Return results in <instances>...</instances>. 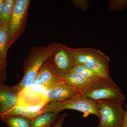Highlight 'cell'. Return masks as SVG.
<instances>
[{
	"instance_id": "obj_1",
	"label": "cell",
	"mask_w": 127,
	"mask_h": 127,
	"mask_svg": "<svg viewBox=\"0 0 127 127\" xmlns=\"http://www.w3.org/2000/svg\"><path fill=\"white\" fill-rule=\"evenodd\" d=\"M57 44L50 43L46 46L32 48L23 61L24 75L20 81L15 85L20 93L32 84L41 67L51 56Z\"/></svg>"
},
{
	"instance_id": "obj_2",
	"label": "cell",
	"mask_w": 127,
	"mask_h": 127,
	"mask_svg": "<svg viewBox=\"0 0 127 127\" xmlns=\"http://www.w3.org/2000/svg\"><path fill=\"white\" fill-rule=\"evenodd\" d=\"M66 109H72L82 113L84 118L87 117L91 114L95 115L98 118L99 116L96 102L82 94L68 100L49 103L40 111L42 114L47 112L59 113Z\"/></svg>"
},
{
	"instance_id": "obj_3",
	"label": "cell",
	"mask_w": 127,
	"mask_h": 127,
	"mask_svg": "<svg viewBox=\"0 0 127 127\" xmlns=\"http://www.w3.org/2000/svg\"><path fill=\"white\" fill-rule=\"evenodd\" d=\"M95 101L99 113V123L97 127H122L124 104L111 100Z\"/></svg>"
},
{
	"instance_id": "obj_4",
	"label": "cell",
	"mask_w": 127,
	"mask_h": 127,
	"mask_svg": "<svg viewBox=\"0 0 127 127\" xmlns=\"http://www.w3.org/2000/svg\"><path fill=\"white\" fill-rule=\"evenodd\" d=\"M94 101L108 100L124 104L125 97L119 87L113 81L105 79L93 84L92 86L83 94Z\"/></svg>"
},
{
	"instance_id": "obj_5",
	"label": "cell",
	"mask_w": 127,
	"mask_h": 127,
	"mask_svg": "<svg viewBox=\"0 0 127 127\" xmlns=\"http://www.w3.org/2000/svg\"><path fill=\"white\" fill-rule=\"evenodd\" d=\"M30 3V0H16L9 26L7 52L25 31Z\"/></svg>"
},
{
	"instance_id": "obj_6",
	"label": "cell",
	"mask_w": 127,
	"mask_h": 127,
	"mask_svg": "<svg viewBox=\"0 0 127 127\" xmlns=\"http://www.w3.org/2000/svg\"><path fill=\"white\" fill-rule=\"evenodd\" d=\"M52 66L56 74L63 79L76 65L75 48L57 43L50 57Z\"/></svg>"
},
{
	"instance_id": "obj_7",
	"label": "cell",
	"mask_w": 127,
	"mask_h": 127,
	"mask_svg": "<svg viewBox=\"0 0 127 127\" xmlns=\"http://www.w3.org/2000/svg\"><path fill=\"white\" fill-rule=\"evenodd\" d=\"M80 94L64 81L52 85L47 89L48 103L70 99Z\"/></svg>"
},
{
	"instance_id": "obj_8",
	"label": "cell",
	"mask_w": 127,
	"mask_h": 127,
	"mask_svg": "<svg viewBox=\"0 0 127 127\" xmlns=\"http://www.w3.org/2000/svg\"><path fill=\"white\" fill-rule=\"evenodd\" d=\"M63 81V78L59 77L55 73L52 66L50 57L41 67L32 84L47 89L53 84Z\"/></svg>"
},
{
	"instance_id": "obj_9",
	"label": "cell",
	"mask_w": 127,
	"mask_h": 127,
	"mask_svg": "<svg viewBox=\"0 0 127 127\" xmlns=\"http://www.w3.org/2000/svg\"><path fill=\"white\" fill-rule=\"evenodd\" d=\"M20 93L16 87L0 83V116L14 107L18 102Z\"/></svg>"
},
{
	"instance_id": "obj_10",
	"label": "cell",
	"mask_w": 127,
	"mask_h": 127,
	"mask_svg": "<svg viewBox=\"0 0 127 127\" xmlns=\"http://www.w3.org/2000/svg\"><path fill=\"white\" fill-rule=\"evenodd\" d=\"M76 65H83L96 60L109 57L99 50L92 48L75 49Z\"/></svg>"
},
{
	"instance_id": "obj_11",
	"label": "cell",
	"mask_w": 127,
	"mask_h": 127,
	"mask_svg": "<svg viewBox=\"0 0 127 127\" xmlns=\"http://www.w3.org/2000/svg\"><path fill=\"white\" fill-rule=\"evenodd\" d=\"M63 79L66 83L80 94H84L93 84L84 76L74 72L70 73Z\"/></svg>"
},
{
	"instance_id": "obj_12",
	"label": "cell",
	"mask_w": 127,
	"mask_h": 127,
	"mask_svg": "<svg viewBox=\"0 0 127 127\" xmlns=\"http://www.w3.org/2000/svg\"><path fill=\"white\" fill-rule=\"evenodd\" d=\"M109 57L103 59H96L91 62L85 64L83 66L103 78L110 81H113L111 78L109 71Z\"/></svg>"
},
{
	"instance_id": "obj_13",
	"label": "cell",
	"mask_w": 127,
	"mask_h": 127,
	"mask_svg": "<svg viewBox=\"0 0 127 127\" xmlns=\"http://www.w3.org/2000/svg\"><path fill=\"white\" fill-rule=\"evenodd\" d=\"M58 114L47 112L40 114L31 120L30 127H51L58 118Z\"/></svg>"
},
{
	"instance_id": "obj_14",
	"label": "cell",
	"mask_w": 127,
	"mask_h": 127,
	"mask_svg": "<svg viewBox=\"0 0 127 127\" xmlns=\"http://www.w3.org/2000/svg\"><path fill=\"white\" fill-rule=\"evenodd\" d=\"M41 114H42L40 111L38 112L29 111L16 104L5 113L0 116H21L32 120Z\"/></svg>"
},
{
	"instance_id": "obj_15",
	"label": "cell",
	"mask_w": 127,
	"mask_h": 127,
	"mask_svg": "<svg viewBox=\"0 0 127 127\" xmlns=\"http://www.w3.org/2000/svg\"><path fill=\"white\" fill-rule=\"evenodd\" d=\"M9 127H30L31 119L21 116H0Z\"/></svg>"
},
{
	"instance_id": "obj_16",
	"label": "cell",
	"mask_w": 127,
	"mask_h": 127,
	"mask_svg": "<svg viewBox=\"0 0 127 127\" xmlns=\"http://www.w3.org/2000/svg\"><path fill=\"white\" fill-rule=\"evenodd\" d=\"M9 26H0V61L6 60Z\"/></svg>"
},
{
	"instance_id": "obj_17",
	"label": "cell",
	"mask_w": 127,
	"mask_h": 127,
	"mask_svg": "<svg viewBox=\"0 0 127 127\" xmlns=\"http://www.w3.org/2000/svg\"><path fill=\"white\" fill-rule=\"evenodd\" d=\"M16 0H5L0 15V26H9Z\"/></svg>"
},
{
	"instance_id": "obj_18",
	"label": "cell",
	"mask_w": 127,
	"mask_h": 127,
	"mask_svg": "<svg viewBox=\"0 0 127 127\" xmlns=\"http://www.w3.org/2000/svg\"><path fill=\"white\" fill-rule=\"evenodd\" d=\"M71 72L77 73L84 76L93 83L98 82L104 79L95 72L88 70L84 66L81 65H76Z\"/></svg>"
},
{
	"instance_id": "obj_19",
	"label": "cell",
	"mask_w": 127,
	"mask_h": 127,
	"mask_svg": "<svg viewBox=\"0 0 127 127\" xmlns=\"http://www.w3.org/2000/svg\"><path fill=\"white\" fill-rule=\"evenodd\" d=\"M127 7V0H113L109 1V9L113 11H123Z\"/></svg>"
},
{
	"instance_id": "obj_20",
	"label": "cell",
	"mask_w": 127,
	"mask_h": 127,
	"mask_svg": "<svg viewBox=\"0 0 127 127\" xmlns=\"http://www.w3.org/2000/svg\"><path fill=\"white\" fill-rule=\"evenodd\" d=\"M73 5L76 7H81L83 10H86L89 7L88 1L87 0H72Z\"/></svg>"
},
{
	"instance_id": "obj_21",
	"label": "cell",
	"mask_w": 127,
	"mask_h": 127,
	"mask_svg": "<svg viewBox=\"0 0 127 127\" xmlns=\"http://www.w3.org/2000/svg\"><path fill=\"white\" fill-rule=\"evenodd\" d=\"M68 116V114L66 113H65L62 114L57 119L55 123L51 127H62L64 120Z\"/></svg>"
},
{
	"instance_id": "obj_22",
	"label": "cell",
	"mask_w": 127,
	"mask_h": 127,
	"mask_svg": "<svg viewBox=\"0 0 127 127\" xmlns=\"http://www.w3.org/2000/svg\"><path fill=\"white\" fill-rule=\"evenodd\" d=\"M122 127H127V103L125 105V109L123 117Z\"/></svg>"
},
{
	"instance_id": "obj_23",
	"label": "cell",
	"mask_w": 127,
	"mask_h": 127,
	"mask_svg": "<svg viewBox=\"0 0 127 127\" xmlns=\"http://www.w3.org/2000/svg\"><path fill=\"white\" fill-rule=\"evenodd\" d=\"M7 79L6 70L0 71V83H4Z\"/></svg>"
},
{
	"instance_id": "obj_24",
	"label": "cell",
	"mask_w": 127,
	"mask_h": 127,
	"mask_svg": "<svg viewBox=\"0 0 127 127\" xmlns=\"http://www.w3.org/2000/svg\"><path fill=\"white\" fill-rule=\"evenodd\" d=\"M7 66V62L6 61H0V71L6 70Z\"/></svg>"
},
{
	"instance_id": "obj_25",
	"label": "cell",
	"mask_w": 127,
	"mask_h": 127,
	"mask_svg": "<svg viewBox=\"0 0 127 127\" xmlns=\"http://www.w3.org/2000/svg\"><path fill=\"white\" fill-rule=\"evenodd\" d=\"M5 0H0V15L1 14L2 8L4 6V4Z\"/></svg>"
}]
</instances>
